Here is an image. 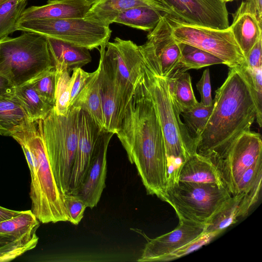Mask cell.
<instances>
[{
    "label": "cell",
    "mask_w": 262,
    "mask_h": 262,
    "mask_svg": "<svg viewBox=\"0 0 262 262\" xmlns=\"http://www.w3.org/2000/svg\"><path fill=\"white\" fill-rule=\"evenodd\" d=\"M147 193L163 201L167 183V158L156 110L142 76L116 134Z\"/></svg>",
    "instance_id": "cell-1"
},
{
    "label": "cell",
    "mask_w": 262,
    "mask_h": 262,
    "mask_svg": "<svg viewBox=\"0 0 262 262\" xmlns=\"http://www.w3.org/2000/svg\"><path fill=\"white\" fill-rule=\"evenodd\" d=\"M256 117L251 91L239 67L229 68L225 81L215 91L211 114L197 142V153L208 158L220 154L250 130Z\"/></svg>",
    "instance_id": "cell-2"
},
{
    "label": "cell",
    "mask_w": 262,
    "mask_h": 262,
    "mask_svg": "<svg viewBox=\"0 0 262 262\" xmlns=\"http://www.w3.org/2000/svg\"><path fill=\"white\" fill-rule=\"evenodd\" d=\"M42 121L28 120L11 136L20 145L30 170L31 210L41 223L69 222L64 195L57 186L48 157Z\"/></svg>",
    "instance_id": "cell-3"
},
{
    "label": "cell",
    "mask_w": 262,
    "mask_h": 262,
    "mask_svg": "<svg viewBox=\"0 0 262 262\" xmlns=\"http://www.w3.org/2000/svg\"><path fill=\"white\" fill-rule=\"evenodd\" d=\"M142 78L156 110L164 136L167 160L182 163L197 152V145L172 97L168 81L143 61Z\"/></svg>",
    "instance_id": "cell-4"
},
{
    "label": "cell",
    "mask_w": 262,
    "mask_h": 262,
    "mask_svg": "<svg viewBox=\"0 0 262 262\" xmlns=\"http://www.w3.org/2000/svg\"><path fill=\"white\" fill-rule=\"evenodd\" d=\"M81 108L72 105L65 116L54 107L42 121V131L49 160L57 186L62 194L70 193L71 176L78 139Z\"/></svg>",
    "instance_id": "cell-5"
},
{
    "label": "cell",
    "mask_w": 262,
    "mask_h": 262,
    "mask_svg": "<svg viewBox=\"0 0 262 262\" xmlns=\"http://www.w3.org/2000/svg\"><path fill=\"white\" fill-rule=\"evenodd\" d=\"M53 68L46 36L23 31L18 36L0 40V75L14 86Z\"/></svg>",
    "instance_id": "cell-6"
},
{
    "label": "cell",
    "mask_w": 262,
    "mask_h": 262,
    "mask_svg": "<svg viewBox=\"0 0 262 262\" xmlns=\"http://www.w3.org/2000/svg\"><path fill=\"white\" fill-rule=\"evenodd\" d=\"M231 196L224 186L173 181L167 182L163 201L173 207L179 219L205 225Z\"/></svg>",
    "instance_id": "cell-7"
},
{
    "label": "cell",
    "mask_w": 262,
    "mask_h": 262,
    "mask_svg": "<svg viewBox=\"0 0 262 262\" xmlns=\"http://www.w3.org/2000/svg\"><path fill=\"white\" fill-rule=\"evenodd\" d=\"M16 30L35 33L89 50L106 45L112 33L110 26L84 18L19 21Z\"/></svg>",
    "instance_id": "cell-8"
},
{
    "label": "cell",
    "mask_w": 262,
    "mask_h": 262,
    "mask_svg": "<svg viewBox=\"0 0 262 262\" xmlns=\"http://www.w3.org/2000/svg\"><path fill=\"white\" fill-rule=\"evenodd\" d=\"M168 18L177 42L189 44L208 52L223 60L229 68L240 67L246 62L230 27L216 29L188 25Z\"/></svg>",
    "instance_id": "cell-9"
},
{
    "label": "cell",
    "mask_w": 262,
    "mask_h": 262,
    "mask_svg": "<svg viewBox=\"0 0 262 262\" xmlns=\"http://www.w3.org/2000/svg\"><path fill=\"white\" fill-rule=\"evenodd\" d=\"M103 55L112 69L123 117L142 77L143 57L139 46L119 37L107 42Z\"/></svg>",
    "instance_id": "cell-10"
},
{
    "label": "cell",
    "mask_w": 262,
    "mask_h": 262,
    "mask_svg": "<svg viewBox=\"0 0 262 262\" xmlns=\"http://www.w3.org/2000/svg\"><path fill=\"white\" fill-rule=\"evenodd\" d=\"M208 158L217 169L225 186L234 195L242 175L262 161L261 135L250 130L246 131L223 151Z\"/></svg>",
    "instance_id": "cell-11"
},
{
    "label": "cell",
    "mask_w": 262,
    "mask_h": 262,
    "mask_svg": "<svg viewBox=\"0 0 262 262\" xmlns=\"http://www.w3.org/2000/svg\"><path fill=\"white\" fill-rule=\"evenodd\" d=\"M167 15L162 16L149 32L146 41L139 47L146 64L159 76L170 79L185 72L180 66V48L173 36Z\"/></svg>",
    "instance_id": "cell-12"
},
{
    "label": "cell",
    "mask_w": 262,
    "mask_h": 262,
    "mask_svg": "<svg viewBox=\"0 0 262 262\" xmlns=\"http://www.w3.org/2000/svg\"><path fill=\"white\" fill-rule=\"evenodd\" d=\"M160 1L170 11L171 19L216 29L229 27L226 3L222 0Z\"/></svg>",
    "instance_id": "cell-13"
},
{
    "label": "cell",
    "mask_w": 262,
    "mask_h": 262,
    "mask_svg": "<svg viewBox=\"0 0 262 262\" xmlns=\"http://www.w3.org/2000/svg\"><path fill=\"white\" fill-rule=\"evenodd\" d=\"M103 130L88 113L80 110L78 144L72 172L70 193L75 192L86 177Z\"/></svg>",
    "instance_id": "cell-14"
},
{
    "label": "cell",
    "mask_w": 262,
    "mask_h": 262,
    "mask_svg": "<svg viewBox=\"0 0 262 262\" xmlns=\"http://www.w3.org/2000/svg\"><path fill=\"white\" fill-rule=\"evenodd\" d=\"M178 226L172 231L153 239H147L138 261H158L162 257L195 239L204 233V225L179 219Z\"/></svg>",
    "instance_id": "cell-15"
},
{
    "label": "cell",
    "mask_w": 262,
    "mask_h": 262,
    "mask_svg": "<svg viewBox=\"0 0 262 262\" xmlns=\"http://www.w3.org/2000/svg\"><path fill=\"white\" fill-rule=\"evenodd\" d=\"M114 135L104 129L102 130L88 175L82 185L72 193L81 198L86 207L91 209L97 206L105 187L107 151Z\"/></svg>",
    "instance_id": "cell-16"
},
{
    "label": "cell",
    "mask_w": 262,
    "mask_h": 262,
    "mask_svg": "<svg viewBox=\"0 0 262 262\" xmlns=\"http://www.w3.org/2000/svg\"><path fill=\"white\" fill-rule=\"evenodd\" d=\"M105 46L100 47L98 65L100 67L99 89L103 116V129L116 134L121 123L122 115L112 69L103 55Z\"/></svg>",
    "instance_id": "cell-17"
},
{
    "label": "cell",
    "mask_w": 262,
    "mask_h": 262,
    "mask_svg": "<svg viewBox=\"0 0 262 262\" xmlns=\"http://www.w3.org/2000/svg\"><path fill=\"white\" fill-rule=\"evenodd\" d=\"M95 1L49 0L44 5L25 9L19 21L84 18Z\"/></svg>",
    "instance_id": "cell-18"
},
{
    "label": "cell",
    "mask_w": 262,
    "mask_h": 262,
    "mask_svg": "<svg viewBox=\"0 0 262 262\" xmlns=\"http://www.w3.org/2000/svg\"><path fill=\"white\" fill-rule=\"evenodd\" d=\"M140 6L152 8L168 16L170 14L160 0H95L84 18L110 26L120 13Z\"/></svg>",
    "instance_id": "cell-19"
},
{
    "label": "cell",
    "mask_w": 262,
    "mask_h": 262,
    "mask_svg": "<svg viewBox=\"0 0 262 262\" xmlns=\"http://www.w3.org/2000/svg\"><path fill=\"white\" fill-rule=\"evenodd\" d=\"M178 181L215 184L224 186L220 174L209 158L195 153L182 163L177 171Z\"/></svg>",
    "instance_id": "cell-20"
},
{
    "label": "cell",
    "mask_w": 262,
    "mask_h": 262,
    "mask_svg": "<svg viewBox=\"0 0 262 262\" xmlns=\"http://www.w3.org/2000/svg\"><path fill=\"white\" fill-rule=\"evenodd\" d=\"M47 38L55 69H66L70 72L91 61L92 57L88 49L56 39Z\"/></svg>",
    "instance_id": "cell-21"
},
{
    "label": "cell",
    "mask_w": 262,
    "mask_h": 262,
    "mask_svg": "<svg viewBox=\"0 0 262 262\" xmlns=\"http://www.w3.org/2000/svg\"><path fill=\"white\" fill-rule=\"evenodd\" d=\"M9 97L19 103L31 121L43 120L54 107L41 98L30 82L14 86Z\"/></svg>",
    "instance_id": "cell-22"
},
{
    "label": "cell",
    "mask_w": 262,
    "mask_h": 262,
    "mask_svg": "<svg viewBox=\"0 0 262 262\" xmlns=\"http://www.w3.org/2000/svg\"><path fill=\"white\" fill-rule=\"evenodd\" d=\"M100 67L92 72L73 104L88 113L95 122L103 129L104 121L99 89Z\"/></svg>",
    "instance_id": "cell-23"
},
{
    "label": "cell",
    "mask_w": 262,
    "mask_h": 262,
    "mask_svg": "<svg viewBox=\"0 0 262 262\" xmlns=\"http://www.w3.org/2000/svg\"><path fill=\"white\" fill-rule=\"evenodd\" d=\"M245 193L231 195L211 215L204 225V233L220 234L242 216V203Z\"/></svg>",
    "instance_id": "cell-24"
},
{
    "label": "cell",
    "mask_w": 262,
    "mask_h": 262,
    "mask_svg": "<svg viewBox=\"0 0 262 262\" xmlns=\"http://www.w3.org/2000/svg\"><path fill=\"white\" fill-rule=\"evenodd\" d=\"M229 27L246 58L252 48L262 38L261 25L254 15L244 13L233 18Z\"/></svg>",
    "instance_id": "cell-25"
},
{
    "label": "cell",
    "mask_w": 262,
    "mask_h": 262,
    "mask_svg": "<svg viewBox=\"0 0 262 262\" xmlns=\"http://www.w3.org/2000/svg\"><path fill=\"white\" fill-rule=\"evenodd\" d=\"M164 13L151 7L140 6L128 9L118 15L114 23L150 32Z\"/></svg>",
    "instance_id": "cell-26"
},
{
    "label": "cell",
    "mask_w": 262,
    "mask_h": 262,
    "mask_svg": "<svg viewBox=\"0 0 262 262\" xmlns=\"http://www.w3.org/2000/svg\"><path fill=\"white\" fill-rule=\"evenodd\" d=\"M29 120L19 103L10 97H0V135L11 136Z\"/></svg>",
    "instance_id": "cell-27"
},
{
    "label": "cell",
    "mask_w": 262,
    "mask_h": 262,
    "mask_svg": "<svg viewBox=\"0 0 262 262\" xmlns=\"http://www.w3.org/2000/svg\"><path fill=\"white\" fill-rule=\"evenodd\" d=\"M36 231L18 239L0 233V262L11 261L34 248L38 241Z\"/></svg>",
    "instance_id": "cell-28"
},
{
    "label": "cell",
    "mask_w": 262,
    "mask_h": 262,
    "mask_svg": "<svg viewBox=\"0 0 262 262\" xmlns=\"http://www.w3.org/2000/svg\"><path fill=\"white\" fill-rule=\"evenodd\" d=\"M169 82L172 97L180 113L194 107L199 102L196 99L190 74L183 72L170 79Z\"/></svg>",
    "instance_id": "cell-29"
},
{
    "label": "cell",
    "mask_w": 262,
    "mask_h": 262,
    "mask_svg": "<svg viewBox=\"0 0 262 262\" xmlns=\"http://www.w3.org/2000/svg\"><path fill=\"white\" fill-rule=\"evenodd\" d=\"M178 43L181 50L180 66L183 72L216 64H224L223 60L201 49L185 43Z\"/></svg>",
    "instance_id": "cell-30"
},
{
    "label": "cell",
    "mask_w": 262,
    "mask_h": 262,
    "mask_svg": "<svg viewBox=\"0 0 262 262\" xmlns=\"http://www.w3.org/2000/svg\"><path fill=\"white\" fill-rule=\"evenodd\" d=\"M39 222L31 210L21 212L9 219L0 222V233L18 239L37 230Z\"/></svg>",
    "instance_id": "cell-31"
},
{
    "label": "cell",
    "mask_w": 262,
    "mask_h": 262,
    "mask_svg": "<svg viewBox=\"0 0 262 262\" xmlns=\"http://www.w3.org/2000/svg\"><path fill=\"white\" fill-rule=\"evenodd\" d=\"M29 0H8L0 6V40L17 31Z\"/></svg>",
    "instance_id": "cell-32"
},
{
    "label": "cell",
    "mask_w": 262,
    "mask_h": 262,
    "mask_svg": "<svg viewBox=\"0 0 262 262\" xmlns=\"http://www.w3.org/2000/svg\"><path fill=\"white\" fill-rule=\"evenodd\" d=\"M213 103L210 105H205L201 102L191 108L181 113L187 127L192 137L195 139L196 145L198 139L203 132L211 114Z\"/></svg>",
    "instance_id": "cell-33"
},
{
    "label": "cell",
    "mask_w": 262,
    "mask_h": 262,
    "mask_svg": "<svg viewBox=\"0 0 262 262\" xmlns=\"http://www.w3.org/2000/svg\"><path fill=\"white\" fill-rule=\"evenodd\" d=\"M55 102L54 109L57 114H67L70 99V72L66 69H56Z\"/></svg>",
    "instance_id": "cell-34"
},
{
    "label": "cell",
    "mask_w": 262,
    "mask_h": 262,
    "mask_svg": "<svg viewBox=\"0 0 262 262\" xmlns=\"http://www.w3.org/2000/svg\"><path fill=\"white\" fill-rule=\"evenodd\" d=\"M251 91L256 110V120L259 126L262 125V68L252 69L245 63L239 67Z\"/></svg>",
    "instance_id": "cell-35"
},
{
    "label": "cell",
    "mask_w": 262,
    "mask_h": 262,
    "mask_svg": "<svg viewBox=\"0 0 262 262\" xmlns=\"http://www.w3.org/2000/svg\"><path fill=\"white\" fill-rule=\"evenodd\" d=\"M56 73L54 67L29 81L41 98L53 107L55 102Z\"/></svg>",
    "instance_id": "cell-36"
},
{
    "label": "cell",
    "mask_w": 262,
    "mask_h": 262,
    "mask_svg": "<svg viewBox=\"0 0 262 262\" xmlns=\"http://www.w3.org/2000/svg\"><path fill=\"white\" fill-rule=\"evenodd\" d=\"M217 233H203L192 241L183 245L171 253L160 258L158 261H168L185 256L209 243L216 236Z\"/></svg>",
    "instance_id": "cell-37"
},
{
    "label": "cell",
    "mask_w": 262,
    "mask_h": 262,
    "mask_svg": "<svg viewBox=\"0 0 262 262\" xmlns=\"http://www.w3.org/2000/svg\"><path fill=\"white\" fill-rule=\"evenodd\" d=\"M64 203L69 215V222L78 225L83 217L87 207L83 201L77 195L71 193L64 194Z\"/></svg>",
    "instance_id": "cell-38"
},
{
    "label": "cell",
    "mask_w": 262,
    "mask_h": 262,
    "mask_svg": "<svg viewBox=\"0 0 262 262\" xmlns=\"http://www.w3.org/2000/svg\"><path fill=\"white\" fill-rule=\"evenodd\" d=\"M261 177L262 161L252 166L242 175L237 184L235 195L247 192Z\"/></svg>",
    "instance_id": "cell-39"
},
{
    "label": "cell",
    "mask_w": 262,
    "mask_h": 262,
    "mask_svg": "<svg viewBox=\"0 0 262 262\" xmlns=\"http://www.w3.org/2000/svg\"><path fill=\"white\" fill-rule=\"evenodd\" d=\"M71 76L70 99L69 107L71 106L78 95L85 85L92 73H88L81 68L74 69Z\"/></svg>",
    "instance_id": "cell-40"
},
{
    "label": "cell",
    "mask_w": 262,
    "mask_h": 262,
    "mask_svg": "<svg viewBox=\"0 0 262 262\" xmlns=\"http://www.w3.org/2000/svg\"><path fill=\"white\" fill-rule=\"evenodd\" d=\"M201 96V103L205 105H210L213 101L211 97L210 76L209 69L204 70L200 80L196 84Z\"/></svg>",
    "instance_id": "cell-41"
},
{
    "label": "cell",
    "mask_w": 262,
    "mask_h": 262,
    "mask_svg": "<svg viewBox=\"0 0 262 262\" xmlns=\"http://www.w3.org/2000/svg\"><path fill=\"white\" fill-rule=\"evenodd\" d=\"M244 13L254 15L261 25L262 0H245L243 1L236 12L233 14V18Z\"/></svg>",
    "instance_id": "cell-42"
},
{
    "label": "cell",
    "mask_w": 262,
    "mask_h": 262,
    "mask_svg": "<svg viewBox=\"0 0 262 262\" xmlns=\"http://www.w3.org/2000/svg\"><path fill=\"white\" fill-rule=\"evenodd\" d=\"M245 63L252 69L262 68V38L250 50L246 57Z\"/></svg>",
    "instance_id": "cell-43"
},
{
    "label": "cell",
    "mask_w": 262,
    "mask_h": 262,
    "mask_svg": "<svg viewBox=\"0 0 262 262\" xmlns=\"http://www.w3.org/2000/svg\"><path fill=\"white\" fill-rule=\"evenodd\" d=\"M14 86L5 77L0 75V97H9Z\"/></svg>",
    "instance_id": "cell-44"
},
{
    "label": "cell",
    "mask_w": 262,
    "mask_h": 262,
    "mask_svg": "<svg viewBox=\"0 0 262 262\" xmlns=\"http://www.w3.org/2000/svg\"><path fill=\"white\" fill-rule=\"evenodd\" d=\"M20 212L21 211L11 210L0 206V222L12 217Z\"/></svg>",
    "instance_id": "cell-45"
},
{
    "label": "cell",
    "mask_w": 262,
    "mask_h": 262,
    "mask_svg": "<svg viewBox=\"0 0 262 262\" xmlns=\"http://www.w3.org/2000/svg\"><path fill=\"white\" fill-rule=\"evenodd\" d=\"M8 0H0V6Z\"/></svg>",
    "instance_id": "cell-46"
},
{
    "label": "cell",
    "mask_w": 262,
    "mask_h": 262,
    "mask_svg": "<svg viewBox=\"0 0 262 262\" xmlns=\"http://www.w3.org/2000/svg\"><path fill=\"white\" fill-rule=\"evenodd\" d=\"M222 1L226 3L227 2H231V1H232L233 0H222Z\"/></svg>",
    "instance_id": "cell-47"
}]
</instances>
